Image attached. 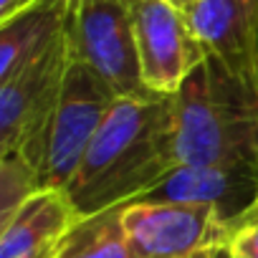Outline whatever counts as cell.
Listing matches in <instances>:
<instances>
[{
    "label": "cell",
    "mask_w": 258,
    "mask_h": 258,
    "mask_svg": "<svg viewBox=\"0 0 258 258\" xmlns=\"http://www.w3.org/2000/svg\"><path fill=\"white\" fill-rule=\"evenodd\" d=\"M38 190H43L41 177L23 155L18 152L0 155V228Z\"/></svg>",
    "instance_id": "4fadbf2b"
},
{
    "label": "cell",
    "mask_w": 258,
    "mask_h": 258,
    "mask_svg": "<svg viewBox=\"0 0 258 258\" xmlns=\"http://www.w3.org/2000/svg\"><path fill=\"white\" fill-rule=\"evenodd\" d=\"M172 99L182 165L258 175V91L205 58Z\"/></svg>",
    "instance_id": "7a4b0ae2"
},
{
    "label": "cell",
    "mask_w": 258,
    "mask_h": 258,
    "mask_svg": "<svg viewBox=\"0 0 258 258\" xmlns=\"http://www.w3.org/2000/svg\"><path fill=\"white\" fill-rule=\"evenodd\" d=\"M53 255H56V243L43 245V248H38V250H31V253H26V255H21V258H53Z\"/></svg>",
    "instance_id": "2e32d148"
},
{
    "label": "cell",
    "mask_w": 258,
    "mask_h": 258,
    "mask_svg": "<svg viewBox=\"0 0 258 258\" xmlns=\"http://www.w3.org/2000/svg\"><path fill=\"white\" fill-rule=\"evenodd\" d=\"M74 0H41L0 23V81L43 56L66 31Z\"/></svg>",
    "instance_id": "30bf717a"
},
{
    "label": "cell",
    "mask_w": 258,
    "mask_h": 258,
    "mask_svg": "<svg viewBox=\"0 0 258 258\" xmlns=\"http://www.w3.org/2000/svg\"><path fill=\"white\" fill-rule=\"evenodd\" d=\"M187 18L208 58L258 91V0H200Z\"/></svg>",
    "instance_id": "ba28073f"
},
{
    "label": "cell",
    "mask_w": 258,
    "mask_h": 258,
    "mask_svg": "<svg viewBox=\"0 0 258 258\" xmlns=\"http://www.w3.org/2000/svg\"><path fill=\"white\" fill-rule=\"evenodd\" d=\"M245 223H258V200L248 208V210H243L235 220H230V233L235 230V228H240V225H245Z\"/></svg>",
    "instance_id": "9a60e30c"
},
{
    "label": "cell",
    "mask_w": 258,
    "mask_h": 258,
    "mask_svg": "<svg viewBox=\"0 0 258 258\" xmlns=\"http://www.w3.org/2000/svg\"><path fill=\"white\" fill-rule=\"evenodd\" d=\"M218 258H233V255H230V250H228V248H225V250H223V253H220V255H218Z\"/></svg>",
    "instance_id": "d6986e66"
},
{
    "label": "cell",
    "mask_w": 258,
    "mask_h": 258,
    "mask_svg": "<svg viewBox=\"0 0 258 258\" xmlns=\"http://www.w3.org/2000/svg\"><path fill=\"white\" fill-rule=\"evenodd\" d=\"M79 218L81 215L66 190H38L0 228V258H21L43 245L58 243V238Z\"/></svg>",
    "instance_id": "8fae6325"
},
{
    "label": "cell",
    "mask_w": 258,
    "mask_h": 258,
    "mask_svg": "<svg viewBox=\"0 0 258 258\" xmlns=\"http://www.w3.org/2000/svg\"><path fill=\"white\" fill-rule=\"evenodd\" d=\"M175 165V99L119 96L63 190L84 218L137 203Z\"/></svg>",
    "instance_id": "6da1fadb"
},
{
    "label": "cell",
    "mask_w": 258,
    "mask_h": 258,
    "mask_svg": "<svg viewBox=\"0 0 258 258\" xmlns=\"http://www.w3.org/2000/svg\"><path fill=\"white\" fill-rule=\"evenodd\" d=\"M116 99L119 94L94 69L71 58L36 165L43 187L69 185Z\"/></svg>",
    "instance_id": "3957f363"
},
{
    "label": "cell",
    "mask_w": 258,
    "mask_h": 258,
    "mask_svg": "<svg viewBox=\"0 0 258 258\" xmlns=\"http://www.w3.org/2000/svg\"><path fill=\"white\" fill-rule=\"evenodd\" d=\"M172 3H175V6L180 8V11H185V13H190V11H192V8H195L198 3H200V0H172Z\"/></svg>",
    "instance_id": "e0dca14e"
},
{
    "label": "cell",
    "mask_w": 258,
    "mask_h": 258,
    "mask_svg": "<svg viewBox=\"0 0 258 258\" xmlns=\"http://www.w3.org/2000/svg\"><path fill=\"white\" fill-rule=\"evenodd\" d=\"M228 250L233 258H258V223H245L235 228Z\"/></svg>",
    "instance_id": "5bb4252c"
},
{
    "label": "cell",
    "mask_w": 258,
    "mask_h": 258,
    "mask_svg": "<svg viewBox=\"0 0 258 258\" xmlns=\"http://www.w3.org/2000/svg\"><path fill=\"white\" fill-rule=\"evenodd\" d=\"M135 28L140 71L152 94L175 96L208 58L185 11L172 0H124Z\"/></svg>",
    "instance_id": "52a82bcc"
},
{
    "label": "cell",
    "mask_w": 258,
    "mask_h": 258,
    "mask_svg": "<svg viewBox=\"0 0 258 258\" xmlns=\"http://www.w3.org/2000/svg\"><path fill=\"white\" fill-rule=\"evenodd\" d=\"M132 258H195L230 243V223L213 205L132 203L124 205Z\"/></svg>",
    "instance_id": "8992f818"
},
{
    "label": "cell",
    "mask_w": 258,
    "mask_h": 258,
    "mask_svg": "<svg viewBox=\"0 0 258 258\" xmlns=\"http://www.w3.org/2000/svg\"><path fill=\"white\" fill-rule=\"evenodd\" d=\"M121 213L111 208L79 218L58 238L53 258H132Z\"/></svg>",
    "instance_id": "7c38bea8"
},
{
    "label": "cell",
    "mask_w": 258,
    "mask_h": 258,
    "mask_svg": "<svg viewBox=\"0 0 258 258\" xmlns=\"http://www.w3.org/2000/svg\"><path fill=\"white\" fill-rule=\"evenodd\" d=\"M69 43L71 58L94 69L119 96H155L140 71L135 28L124 0H74Z\"/></svg>",
    "instance_id": "5b68a950"
},
{
    "label": "cell",
    "mask_w": 258,
    "mask_h": 258,
    "mask_svg": "<svg viewBox=\"0 0 258 258\" xmlns=\"http://www.w3.org/2000/svg\"><path fill=\"white\" fill-rule=\"evenodd\" d=\"M258 200V175L233 167L175 165L137 203H185L213 205L230 223Z\"/></svg>",
    "instance_id": "9c48e42d"
},
{
    "label": "cell",
    "mask_w": 258,
    "mask_h": 258,
    "mask_svg": "<svg viewBox=\"0 0 258 258\" xmlns=\"http://www.w3.org/2000/svg\"><path fill=\"white\" fill-rule=\"evenodd\" d=\"M69 66L71 43L66 31L43 56L0 81V155L18 152L33 167L38 165Z\"/></svg>",
    "instance_id": "277c9868"
},
{
    "label": "cell",
    "mask_w": 258,
    "mask_h": 258,
    "mask_svg": "<svg viewBox=\"0 0 258 258\" xmlns=\"http://www.w3.org/2000/svg\"><path fill=\"white\" fill-rule=\"evenodd\" d=\"M223 250H225V248H223ZM223 250H215V253H203V255H195V258H218Z\"/></svg>",
    "instance_id": "ac0fdd59"
}]
</instances>
